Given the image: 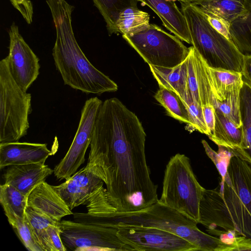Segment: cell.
<instances>
[{
  "label": "cell",
  "instance_id": "6da1fadb",
  "mask_svg": "<svg viewBox=\"0 0 251 251\" xmlns=\"http://www.w3.org/2000/svg\"><path fill=\"white\" fill-rule=\"evenodd\" d=\"M146 137L137 116L118 99L102 101L86 166L105 184L118 211H138L159 200L147 163Z\"/></svg>",
  "mask_w": 251,
  "mask_h": 251
},
{
  "label": "cell",
  "instance_id": "7a4b0ae2",
  "mask_svg": "<svg viewBox=\"0 0 251 251\" xmlns=\"http://www.w3.org/2000/svg\"><path fill=\"white\" fill-rule=\"evenodd\" d=\"M199 223L206 229L233 230L251 238V166L232 157L224 181L205 189L200 205Z\"/></svg>",
  "mask_w": 251,
  "mask_h": 251
},
{
  "label": "cell",
  "instance_id": "3957f363",
  "mask_svg": "<svg viewBox=\"0 0 251 251\" xmlns=\"http://www.w3.org/2000/svg\"><path fill=\"white\" fill-rule=\"evenodd\" d=\"M46 2L56 33L52 55L64 84L86 94L116 91L117 84L89 61L77 42L72 23L74 7L65 0Z\"/></svg>",
  "mask_w": 251,
  "mask_h": 251
},
{
  "label": "cell",
  "instance_id": "277c9868",
  "mask_svg": "<svg viewBox=\"0 0 251 251\" xmlns=\"http://www.w3.org/2000/svg\"><path fill=\"white\" fill-rule=\"evenodd\" d=\"M83 221L85 223L117 228L143 226L161 229L184 238L199 251H218L222 244L218 238L201 230L195 221L158 201L136 211L84 213Z\"/></svg>",
  "mask_w": 251,
  "mask_h": 251
},
{
  "label": "cell",
  "instance_id": "5b68a950",
  "mask_svg": "<svg viewBox=\"0 0 251 251\" xmlns=\"http://www.w3.org/2000/svg\"><path fill=\"white\" fill-rule=\"evenodd\" d=\"M192 46L210 68L241 73L244 54L217 31L196 4L180 2Z\"/></svg>",
  "mask_w": 251,
  "mask_h": 251
},
{
  "label": "cell",
  "instance_id": "8992f818",
  "mask_svg": "<svg viewBox=\"0 0 251 251\" xmlns=\"http://www.w3.org/2000/svg\"><path fill=\"white\" fill-rule=\"evenodd\" d=\"M204 190L193 172L190 159L185 154L176 153L166 165L158 202L199 224L200 202Z\"/></svg>",
  "mask_w": 251,
  "mask_h": 251
},
{
  "label": "cell",
  "instance_id": "52a82bcc",
  "mask_svg": "<svg viewBox=\"0 0 251 251\" xmlns=\"http://www.w3.org/2000/svg\"><path fill=\"white\" fill-rule=\"evenodd\" d=\"M31 112V95L16 83L6 57L0 61V143L25 136Z\"/></svg>",
  "mask_w": 251,
  "mask_h": 251
},
{
  "label": "cell",
  "instance_id": "ba28073f",
  "mask_svg": "<svg viewBox=\"0 0 251 251\" xmlns=\"http://www.w3.org/2000/svg\"><path fill=\"white\" fill-rule=\"evenodd\" d=\"M122 36L149 65L174 68L182 62L189 53V48L180 39L154 24Z\"/></svg>",
  "mask_w": 251,
  "mask_h": 251
},
{
  "label": "cell",
  "instance_id": "9c48e42d",
  "mask_svg": "<svg viewBox=\"0 0 251 251\" xmlns=\"http://www.w3.org/2000/svg\"><path fill=\"white\" fill-rule=\"evenodd\" d=\"M59 226L63 244L74 251H134L119 239L117 228L69 220L61 221Z\"/></svg>",
  "mask_w": 251,
  "mask_h": 251
},
{
  "label": "cell",
  "instance_id": "30bf717a",
  "mask_svg": "<svg viewBox=\"0 0 251 251\" xmlns=\"http://www.w3.org/2000/svg\"><path fill=\"white\" fill-rule=\"evenodd\" d=\"M102 103L97 97L85 101L73 142L64 157L54 167L53 173L57 179H69L84 162L85 153L90 145L95 120Z\"/></svg>",
  "mask_w": 251,
  "mask_h": 251
},
{
  "label": "cell",
  "instance_id": "8fae6325",
  "mask_svg": "<svg viewBox=\"0 0 251 251\" xmlns=\"http://www.w3.org/2000/svg\"><path fill=\"white\" fill-rule=\"evenodd\" d=\"M119 239L134 251H197L198 249L184 238L161 229L143 226L118 228Z\"/></svg>",
  "mask_w": 251,
  "mask_h": 251
},
{
  "label": "cell",
  "instance_id": "7c38bea8",
  "mask_svg": "<svg viewBox=\"0 0 251 251\" xmlns=\"http://www.w3.org/2000/svg\"><path fill=\"white\" fill-rule=\"evenodd\" d=\"M8 33L9 54L6 58L9 69L16 83L27 91L39 75V59L25 42L15 23L10 26Z\"/></svg>",
  "mask_w": 251,
  "mask_h": 251
},
{
  "label": "cell",
  "instance_id": "4fadbf2b",
  "mask_svg": "<svg viewBox=\"0 0 251 251\" xmlns=\"http://www.w3.org/2000/svg\"><path fill=\"white\" fill-rule=\"evenodd\" d=\"M104 182L85 166L65 182L53 186L70 209L85 202L97 189L103 186Z\"/></svg>",
  "mask_w": 251,
  "mask_h": 251
},
{
  "label": "cell",
  "instance_id": "5bb4252c",
  "mask_svg": "<svg viewBox=\"0 0 251 251\" xmlns=\"http://www.w3.org/2000/svg\"><path fill=\"white\" fill-rule=\"evenodd\" d=\"M52 154L47 144L19 141L0 143V168L13 165L45 163Z\"/></svg>",
  "mask_w": 251,
  "mask_h": 251
},
{
  "label": "cell",
  "instance_id": "9a60e30c",
  "mask_svg": "<svg viewBox=\"0 0 251 251\" xmlns=\"http://www.w3.org/2000/svg\"><path fill=\"white\" fill-rule=\"evenodd\" d=\"M27 206L57 222H60L66 216L73 214L52 185L45 181L35 187L28 195Z\"/></svg>",
  "mask_w": 251,
  "mask_h": 251
},
{
  "label": "cell",
  "instance_id": "2e32d148",
  "mask_svg": "<svg viewBox=\"0 0 251 251\" xmlns=\"http://www.w3.org/2000/svg\"><path fill=\"white\" fill-rule=\"evenodd\" d=\"M53 172L43 163L10 165L3 176L4 183L13 186L28 197L35 187Z\"/></svg>",
  "mask_w": 251,
  "mask_h": 251
},
{
  "label": "cell",
  "instance_id": "e0dca14e",
  "mask_svg": "<svg viewBox=\"0 0 251 251\" xmlns=\"http://www.w3.org/2000/svg\"><path fill=\"white\" fill-rule=\"evenodd\" d=\"M149 6L160 19L163 25L181 41L191 44L184 14L173 0H135Z\"/></svg>",
  "mask_w": 251,
  "mask_h": 251
},
{
  "label": "cell",
  "instance_id": "ac0fdd59",
  "mask_svg": "<svg viewBox=\"0 0 251 251\" xmlns=\"http://www.w3.org/2000/svg\"><path fill=\"white\" fill-rule=\"evenodd\" d=\"M150 70L160 88L174 92L183 100L185 106L191 100L188 87L189 55L180 64L172 68L149 65Z\"/></svg>",
  "mask_w": 251,
  "mask_h": 251
},
{
  "label": "cell",
  "instance_id": "d6986e66",
  "mask_svg": "<svg viewBox=\"0 0 251 251\" xmlns=\"http://www.w3.org/2000/svg\"><path fill=\"white\" fill-rule=\"evenodd\" d=\"M241 127H237L223 113L215 109V125L209 138L218 146L225 147L237 156L242 141Z\"/></svg>",
  "mask_w": 251,
  "mask_h": 251
},
{
  "label": "cell",
  "instance_id": "ffe728a7",
  "mask_svg": "<svg viewBox=\"0 0 251 251\" xmlns=\"http://www.w3.org/2000/svg\"><path fill=\"white\" fill-rule=\"evenodd\" d=\"M240 102L243 136L237 157L251 166V82L244 77Z\"/></svg>",
  "mask_w": 251,
  "mask_h": 251
},
{
  "label": "cell",
  "instance_id": "44dd1931",
  "mask_svg": "<svg viewBox=\"0 0 251 251\" xmlns=\"http://www.w3.org/2000/svg\"><path fill=\"white\" fill-rule=\"evenodd\" d=\"M209 67L212 90L216 101H222L235 90L242 87L243 77L241 73Z\"/></svg>",
  "mask_w": 251,
  "mask_h": 251
},
{
  "label": "cell",
  "instance_id": "7402d4cb",
  "mask_svg": "<svg viewBox=\"0 0 251 251\" xmlns=\"http://www.w3.org/2000/svg\"><path fill=\"white\" fill-rule=\"evenodd\" d=\"M245 12L230 24L231 41L244 55H251V0H245Z\"/></svg>",
  "mask_w": 251,
  "mask_h": 251
},
{
  "label": "cell",
  "instance_id": "603a6c76",
  "mask_svg": "<svg viewBox=\"0 0 251 251\" xmlns=\"http://www.w3.org/2000/svg\"><path fill=\"white\" fill-rule=\"evenodd\" d=\"M197 5L204 13L217 16L230 24L246 10L245 0H204Z\"/></svg>",
  "mask_w": 251,
  "mask_h": 251
},
{
  "label": "cell",
  "instance_id": "cb8c5ba5",
  "mask_svg": "<svg viewBox=\"0 0 251 251\" xmlns=\"http://www.w3.org/2000/svg\"><path fill=\"white\" fill-rule=\"evenodd\" d=\"M150 25L149 14L137 7L128 6L120 13L115 23L116 33L129 35L137 32Z\"/></svg>",
  "mask_w": 251,
  "mask_h": 251
},
{
  "label": "cell",
  "instance_id": "d4e9b609",
  "mask_svg": "<svg viewBox=\"0 0 251 251\" xmlns=\"http://www.w3.org/2000/svg\"><path fill=\"white\" fill-rule=\"evenodd\" d=\"M154 97L165 108L168 115L190 126L191 122L187 109L182 100L174 92L160 88Z\"/></svg>",
  "mask_w": 251,
  "mask_h": 251
},
{
  "label": "cell",
  "instance_id": "484cf974",
  "mask_svg": "<svg viewBox=\"0 0 251 251\" xmlns=\"http://www.w3.org/2000/svg\"><path fill=\"white\" fill-rule=\"evenodd\" d=\"M25 217L44 251H53L46 229L50 225L59 226L60 222L39 213L27 206L25 211Z\"/></svg>",
  "mask_w": 251,
  "mask_h": 251
},
{
  "label": "cell",
  "instance_id": "4316f807",
  "mask_svg": "<svg viewBox=\"0 0 251 251\" xmlns=\"http://www.w3.org/2000/svg\"><path fill=\"white\" fill-rule=\"evenodd\" d=\"M2 208L10 225L13 227L25 248L29 251H44L37 241L25 217H19L8 207H3Z\"/></svg>",
  "mask_w": 251,
  "mask_h": 251
},
{
  "label": "cell",
  "instance_id": "83f0119b",
  "mask_svg": "<svg viewBox=\"0 0 251 251\" xmlns=\"http://www.w3.org/2000/svg\"><path fill=\"white\" fill-rule=\"evenodd\" d=\"M106 24L110 35L116 33L115 23L120 12L128 6L137 7L135 0H93Z\"/></svg>",
  "mask_w": 251,
  "mask_h": 251
},
{
  "label": "cell",
  "instance_id": "f1b7e54d",
  "mask_svg": "<svg viewBox=\"0 0 251 251\" xmlns=\"http://www.w3.org/2000/svg\"><path fill=\"white\" fill-rule=\"evenodd\" d=\"M0 202L2 207L9 208L21 218L25 217L27 197L13 186L6 183L0 185Z\"/></svg>",
  "mask_w": 251,
  "mask_h": 251
},
{
  "label": "cell",
  "instance_id": "f546056e",
  "mask_svg": "<svg viewBox=\"0 0 251 251\" xmlns=\"http://www.w3.org/2000/svg\"><path fill=\"white\" fill-rule=\"evenodd\" d=\"M242 87L231 92L223 101H217L214 104L215 110L223 113L237 127H241L240 94Z\"/></svg>",
  "mask_w": 251,
  "mask_h": 251
},
{
  "label": "cell",
  "instance_id": "4dcf8cb0",
  "mask_svg": "<svg viewBox=\"0 0 251 251\" xmlns=\"http://www.w3.org/2000/svg\"><path fill=\"white\" fill-rule=\"evenodd\" d=\"M201 143L206 154L216 166L221 176V181H224L228 168L232 157L235 155L232 151L222 146H218L217 152L214 151L207 142L202 140Z\"/></svg>",
  "mask_w": 251,
  "mask_h": 251
},
{
  "label": "cell",
  "instance_id": "1f68e13d",
  "mask_svg": "<svg viewBox=\"0 0 251 251\" xmlns=\"http://www.w3.org/2000/svg\"><path fill=\"white\" fill-rule=\"evenodd\" d=\"M186 107L191 122L189 126V130H197L209 136L210 133L204 121L202 106L194 102H191L187 104Z\"/></svg>",
  "mask_w": 251,
  "mask_h": 251
},
{
  "label": "cell",
  "instance_id": "d6a6232c",
  "mask_svg": "<svg viewBox=\"0 0 251 251\" xmlns=\"http://www.w3.org/2000/svg\"><path fill=\"white\" fill-rule=\"evenodd\" d=\"M251 251V238L245 236L237 235L228 245L222 243L219 251Z\"/></svg>",
  "mask_w": 251,
  "mask_h": 251
},
{
  "label": "cell",
  "instance_id": "836d02e7",
  "mask_svg": "<svg viewBox=\"0 0 251 251\" xmlns=\"http://www.w3.org/2000/svg\"><path fill=\"white\" fill-rule=\"evenodd\" d=\"M28 24L32 23L33 8L30 0H9Z\"/></svg>",
  "mask_w": 251,
  "mask_h": 251
},
{
  "label": "cell",
  "instance_id": "e575fe53",
  "mask_svg": "<svg viewBox=\"0 0 251 251\" xmlns=\"http://www.w3.org/2000/svg\"><path fill=\"white\" fill-rule=\"evenodd\" d=\"M210 25L219 33L231 40L230 23L225 20L212 14L205 13Z\"/></svg>",
  "mask_w": 251,
  "mask_h": 251
},
{
  "label": "cell",
  "instance_id": "d590c367",
  "mask_svg": "<svg viewBox=\"0 0 251 251\" xmlns=\"http://www.w3.org/2000/svg\"><path fill=\"white\" fill-rule=\"evenodd\" d=\"M53 251H65L67 249L61 237L59 226L50 225L46 229Z\"/></svg>",
  "mask_w": 251,
  "mask_h": 251
},
{
  "label": "cell",
  "instance_id": "8d00e7d4",
  "mask_svg": "<svg viewBox=\"0 0 251 251\" xmlns=\"http://www.w3.org/2000/svg\"><path fill=\"white\" fill-rule=\"evenodd\" d=\"M202 109L204 121L210 133L209 136H210L212 134L214 128L215 108L213 105H206L202 106Z\"/></svg>",
  "mask_w": 251,
  "mask_h": 251
},
{
  "label": "cell",
  "instance_id": "74e56055",
  "mask_svg": "<svg viewBox=\"0 0 251 251\" xmlns=\"http://www.w3.org/2000/svg\"><path fill=\"white\" fill-rule=\"evenodd\" d=\"M241 74L245 79L251 82V55H244Z\"/></svg>",
  "mask_w": 251,
  "mask_h": 251
},
{
  "label": "cell",
  "instance_id": "f35d334b",
  "mask_svg": "<svg viewBox=\"0 0 251 251\" xmlns=\"http://www.w3.org/2000/svg\"><path fill=\"white\" fill-rule=\"evenodd\" d=\"M180 2L192 3L197 5L198 3L204 0H177Z\"/></svg>",
  "mask_w": 251,
  "mask_h": 251
}]
</instances>
